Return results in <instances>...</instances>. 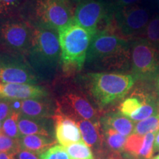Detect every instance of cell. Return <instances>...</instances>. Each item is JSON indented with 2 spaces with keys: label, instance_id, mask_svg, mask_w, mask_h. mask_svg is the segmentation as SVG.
Returning <instances> with one entry per match:
<instances>
[{
  "label": "cell",
  "instance_id": "cell-1",
  "mask_svg": "<svg viewBox=\"0 0 159 159\" xmlns=\"http://www.w3.org/2000/svg\"><path fill=\"white\" fill-rule=\"evenodd\" d=\"M84 67L96 72L122 73L130 70V42L108 32L94 35L87 52Z\"/></svg>",
  "mask_w": 159,
  "mask_h": 159
},
{
  "label": "cell",
  "instance_id": "cell-2",
  "mask_svg": "<svg viewBox=\"0 0 159 159\" xmlns=\"http://www.w3.org/2000/svg\"><path fill=\"white\" fill-rule=\"evenodd\" d=\"M26 59L40 82L54 80L61 62L57 30L46 26L33 27V39Z\"/></svg>",
  "mask_w": 159,
  "mask_h": 159
},
{
  "label": "cell",
  "instance_id": "cell-3",
  "mask_svg": "<svg viewBox=\"0 0 159 159\" xmlns=\"http://www.w3.org/2000/svg\"><path fill=\"white\" fill-rule=\"evenodd\" d=\"M100 108L124 98L136 83L131 75L116 72H89L77 80Z\"/></svg>",
  "mask_w": 159,
  "mask_h": 159
},
{
  "label": "cell",
  "instance_id": "cell-4",
  "mask_svg": "<svg viewBox=\"0 0 159 159\" xmlns=\"http://www.w3.org/2000/svg\"><path fill=\"white\" fill-rule=\"evenodd\" d=\"M61 47V68L63 74L75 75L84 67L85 58L94 33L73 20L58 30Z\"/></svg>",
  "mask_w": 159,
  "mask_h": 159
},
{
  "label": "cell",
  "instance_id": "cell-5",
  "mask_svg": "<svg viewBox=\"0 0 159 159\" xmlns=\"http://www.w3.org/2000/svg\"><path fill=\"white\" fill-rule=\"evenodd\" d=\"M74 5L70 0H26L18 16L32 27L46 26L58 30L72 20Z\"/></svg>",
  "mask_w": 159,
  "mask_h": 159
},
{
  "label": "cell",
  "instance_id": "cell-6",
  "mask_svg": "<svg viewBox=\"0 0 159 159\" xmlns=\"http://www.w3.org/2000/svg\"><path fill=\"white\" fill-rule=\"evenodd\" d=\"M33 27L19 16L0 19V52L27 56Z\"/></svg>",
  "mask_w": 159,
  "mask_h": 159
},
{
  "label": "cell",
  "instance_id": "cell-7",
  "mask_svg": "<svg viewBox=\"0 0 159 159\" xmlns=\"http://www.w3.org/2000/svg\"><path fill=\"white\" fill-rule=\"evenodd\" d=\"M149 21L146 9L138 5L128 6L113 11L112 19L105 32L132 41L142 39Z\"/></svg>",
  "mask_w": 159,
  "mask_h": 159
},
{
  "label": "cell",
  "instance_id": "cell-8",
  "mask_svg": "<svg viewBox=\"0 0 159 159\" xmlns=\"http://www.w3.org/2000/svg\"><path fill=\"white\" fill-rule=\"evenodd\" d=\"M130 42L131 75L136 81H156L159 77V51L144 39Z\"/></svg>",
  "mask_w": 159,
  "mask_h": 159
},
{
  "label": "cell",
  "instance_id": "cell-9",
  "mask_svg": "<svg viewBox=\"0 0 159 159\" xmlns=\"http://www.w3.org/2000/svg\"><path fill=\"white\" fill-rule=\"evenodd\" d=\"M112 16L113 10L105 0H82L75 5L72 20L97 33L108 30Z\"/></svg>",
  "mask_w": 159,
  "mask_h": 159
},
{
  "label": "cell",
  "instance_id": "cell-10",
  "mask_svg": "<svg viewBox=\"0 0 159 159\" xmlns=\"http://www.w3.org/2000/svg\"><path fill=\"white\" fill-rule=\"evenodd\" d=\"M57 112L72 119L75 122L85 119L100 122L99 115L83 91L77 88L66 89L57 100Z\"/></svg>",
  "mask_w": 159,
  "mask_h": 159
},
{
  "label": "cell",
  "instance_id": "cell-11",
  "mask_svg": "<svg viewBox=\"0 0 159 159\" xmlns=\"http://www.w3.org/2000/svg\"><path fill=\"white\" fill-rule=\"evenodd\" d=\"M39 82L25 57L0 52V83L37 85Z\"/></svg>",
  "mask_w": 159,
  "mask_h": 159
},
{
  "label": "cell",
  "instance_id": "cell-12",
  "mask_svg": "<svg viewBox=\"0 0 159 159\" xmlns=\"http://www.w3.org/2000/svg\"><path fill=\"white\" fill-rule=\"evenodd\" d=\"M55 135L56 140L64 148L83 141L77 122L72 119L55 111L54 116Z\"/></svg>",
  "mask_w": 159,
  "mask_h": 159
},
{
  "label": "cell",
  "instance_id": "cell-13",
  "mask_svg": "<svg viewBox=\"0 0 159 159\" xmlns=\"http://www.w3.org/2000/svg\"><path fill=\"white\" fill-rule=\"evenodd\" d=\"M49 96L48 91L39 85L3 83L0 98L11 101L39 99Z\"/></svg>",
  "mask_w": 159,
  "mask_h": 159
},
{
  "label": "cell",
  "instance_id": "cell-14",
  "mask_svg": "<svg viewBox=\"0 0 159 159\" xmlns=\"http://www.w3.org/2000/svg\"><path fill=\"white\" fill-rule=\"evenodd\" d=\"M19 112L22 116L33 119H50L54 116L56 108L47 97L20 100Z\"/></svg>",
  "mask_w": 159,
  "mask_h": 159
},
{
  "label": "cell",
  "instance_id": "cell-15",
  "mask_svg": "<svg viewBox=\"0 0 159 159\" xmlns=\"http://www.w3.org/2000/svg\"><path fill=\"white\" fill-rule=\"evenodd\" d=\"M76 122L81 132L83 142L92 148L96 154L104 152V138L102 130L101 132L100 122L94 123L85 119H80Z\"/></svg>",
  "mask_w": 159,
  "mask_h": 159
},
{
  "label": "cell",
  "instance_id": "cell-16",
  "mask_svg": "<svg viewBox=\"0 0 159 159\" xmlns=\"http://www.w3.org/2000/svg\"><path fill=\"white\" fill-rule=\"evenodd\" d=\"M18 126L21 136L42 135L51 137L52 133L50 119H33L20 114Z\"/></svg>",
  "mask_w": 159,
  "mask_h": 159
},
{
  "label": "cell",
  "instance_id": "cell-17",
  "mask_svg": "<svg viewBox=\"0 0 159 159\" xmlns=\"http://www.w3.org/2000/svg\"><path fill=\"white\" fill-rule=\"evenodd\" d=\"M102 128H111L125 136H129L134 133L135 124L133 120L119 112L108 113L100 118Z\"/></svg>",
  "mask_w": 159,
  "mask_h": 159
},
{
  "label": "cell",
  "instance_id": "cell-18",
  "mask_svg": "<svg viewBox=\"0 0 159 159\" xmlns=\"http://www.w3.org/2000/svg\"><path fill=\"white\" fill-rule=\"evenodd\" d=\"M21 150L30 151L33 153L41 155L56 144L52 137L42 135L21 136L19 139Z\"/></svg>",
  "mask_w": 159,
  "mask_h": 159
},
{
  "label": "cell",
  "instance_id": "cell-19",
  "mask_svg": "<svg viewBox=\"0 0 159 159\" xmlns=\"http://www.w3.org/2000/svg\"><path fill=\"white\" fill-rule=\"evenodd\" d=\"M104 143L112 153L120 154L124 152V147L128 137L119 134L111 128H102Z\"/></svg>",
  "mask_w": 159,
  "mask_h": 159
},
{
  "label": "cell",
  "instance_id": "cell-20",
  "mask_svg": "<svg viewBox=\"0 0 159 159\" xmlns=\"http://www.w3.org/2000/svg\"><path fill=\"white\" fill-rule=\"evenodd\" d=\"M20 113L13 111V113L4 121L2 125V133L10 138L19 139L21 136L18 126V120Z\"/></svg>",
  "mask_w": 159,
  "mask_h": 159
},
{
  "label": "cell",
  "instance_id": "cell-21",
  "mask_svg": "<svg viewBox=\"0 0 159 159\" xmlns=\"http://www.w3.org/2000/svg\"><path fill=\"white\" fill-rule=\"evenodd\" d=\"M142 39L159 51V16H156L150 20Z\"/></svg>",
  "mask_w": 159,
  "mask_h": 159
},
{
  "label": "cell",
  "instance_id": "cell-22",
  "mask_svg": "<svg viewBox=\"0 0 159 159\" xmlns=\"http://www.w3.org/2000/svg\"><path fill=\"white\" fill-rule=\"evenodd\" d=\"M65 148L71 159H95L90 147L83 141Z\"/></svg>",
  "mask_w": 159,
  "mask_h": 159
},
{
  "label": "cell",
  "instance_id": "cell-23",
  "mask_svg": "<svg viewBox=\"0 0 159 159\" xmlns=\"http://www.w3.org/2000/svg\"><path fill=\"white\" fill-rule=\"evenodd\" d=\"M159 130V114L137 122L134 134L144 136L149 133H156Z\"/></svg>",
  "mask_w": 159,
  "mask_h": 159
},
{
  "label": "cell",
  "instance_id": "cell-24",
  "mask_svg": "<svg viewBox=\"0 0 159 159\" xmlns=\"http://www.w3.org/2000/svg\"><path fill=\"white\" fill-rule=\"evenodd\" d=\"M26 0H0V19L18 16Z\"/></svg>",
  "mask_w": 159,
  "mask_h": 159
},
{
  "label": "cell",
  "instance_id": "cell-25",
  "mask_svg": "<svg viewBox=\"0 0 159 159\" xmlns=\"http://www.w3.org/2000/svg\"><path fill=\"white\" fill-rule=\"evenodd\" d=\"M144 136L136 134H133L128 136L124 147V151L133 157H139L141 148H142Z\"/></svg>",
  "mask_w": 159,
  "mask_h": 159
},
{
  "label": "cell",
  "instance_id": "cell-26",
  "mask_svg": "<svg viewBox=\"0 0 159 159\" xmlns=\"http://www.w3.org/2000/svg\"><path fill=\"white\" fill-rule=\"evenodd\" d=\"M21 150L19 139L10 138L0 133V152H12L16 154Z\"/></svg>",
  "mask_w": 159,
  "mask_h": 159
},
{
  "label": "cell",
  "instance_id": "cell-27",
  "mask_svg": "<svg viewBox=\"0 0 159 159\" xmlns=\"http://www.w3.org/2000/svg\"><path fill=\"white\" fill-rule=\"evenodd\" d=\"M40 159H71L64 147L55 144L40 155Z\"/></svg>",
  "mask_w": 159,
  "mask_h": 159
},
{
  "label": "cell",
  "instance_id": "cell-28",
  "mask_svg": "<svg viewBox=\"0 0 159 159\" xmlns=\"http://www.w3.org/2000/svg\"><path fill=\"white\" fill-rule=\"evenodd\" d=\"M156 133H149L144 136V142L139 157L144 159H151L154 153V142L156 138Z\"/></svg>",
  "mask_w": 159,
  "mask_h": 159
},
{
  "label": "cell",
  "instance_id": "cell-29",
  "mask_svg": "<svg viewBox=\"0 0 159 159\" xmlns=\"http://www.w3.org/2000/svg\"><path fill=\"white\" fill-rule=\"evenodd\" d=\"M13 111L12 101L0 98V122H4Z\"/></svg>",
  "mask_w": 159,
  "mask_h": 159
},
{
  "label": "cell",
  "instance_id": "cell-30",
  "mask_svg": "<svg viewBox=\"0 0 159 159\" xmlns=\"http://www.w3.org/2000/svg\"><path fill=\"white\" fill-rule=\"evenodd\" d=\"M113 11L125 7L137 5L141 0H105Z\"/></svg>",
  "mask_w": 159,
  "mask_h": 159
},
{
  "label": "cell",
  "instance_id": "cell-31",
  "mask_svg": "<svg viewBox=\"0 0 159 159\" xmlns=\"http://www.w3.org/2000/svg\"><path fill=\"white\" fill-rule=\"evenodd\" d=\"M16 156L17 159H39L34 153L25 150H20L16 154Z\"/></svg>",
  "mask_w": 159,
  "mask_h": 159
},
{
  "label": "cell",
  "instance_id": "cell-32",
  "mask_svg": "<svg viewBox=\"0 0 159 159\" xmlns=\"http://www.w3.org/2000/svg\"><path fill=\"white\" fill-rule=\"evenodd\" d=\"M0 159H16V157L12 152H0Z\"/></svg>",
  "mask_w": 159,
  "mask_h": 159
},
{
  "label": "cell",
  "instance_id": "cell-33",
  "mask_svg": "<svg viewBox=\"0 0 159 159\" xmlns=\"http://www.w3.org/2000/svg\"><path fill=\"white\" fill-rule=\"evenodd\" d=\"M154 150L159 151V130L156 133L154 142Z\"/></svg>",
  "mask_w": 159,
  "mask_h": 159
},
{
  "label": "cell",
  "instance_id": "cell-34",
  "mask_svg": "<svg viewBox=\"0 0 159 159\" xmlns=\"http://www.w3.org/2000/svg\"><path fill=\"white\" fill-rule=\"evenodd\" d=\"M95 159H109L108 157V158H106L105 156V151L104 152H101V153H99V154H97V158Z\"/></svg>",
  "mask_w": 159,
  "mask_h": 159
},
{
  "label": "cell",
  "instance_id": "cell-35",
  "mask_svg": "<svg viewBox=\"0 0 159 159\" xmlns=\"http://www.w3.org/2000/svg\"><path fill=\"white\" fill-rule=\"evenodd\" d=\"M156 86H157V90H158V98H159V77H158L156 80Z\"/></svg>",
  "mask_w": 159,
  "mask_h": 159
},
{
  "label": "cell",
  "instance_id": "cell-36",
  "mask_svg": "<svg viewBox=\"0 0 159 159\" xmlns=\"http://www.w3.org/2000/svg\"><path fill=\"white\" fill-rule=\"evenodd\" d=\"M130 158L131 159H144V158H141V157H133V156H130Z\"/></svg>",
  "mask_w": 159,
  "mask_h": 159
},
{
  "label": "cell",
  "instance_id": "cell-37",
  "mask_svg": "<svg viewBox=\"0 0 159 159\" xmlns=\"http://www.w3.org/2000/svg\"><path fill=\"white\" fill-rule=\"evenodd\" d=\"M153 159H159V154L158 155V156H156V157H155Z\"/></svg>",
  "mask_w": 159,
  "mask_h": 159
},
{
  "label": "cell",
  "instance_id": "cell-38",
  "mask_svg": "<svg viewBox=\"0 0 159 159\" xmlns=\"http://www.w3.org/2000/svg\"><path fill=\"white\" fill-rule=\"evenodd\" d=\"M2 125L1 124V122H0V133L2 132Z\"/></svg>",
  "mask_w": 159,
  "mask_h": 159
},
{
  "label": "cell",
  "instance_id": "cell-39",
  "mask_svg": "<svg viewBox=\"0 0 159 159\" xmlns=\"http://www.w3.org/2000/svg\"><path fill=\"white\" fill-rule=\"evenodd\" d=\"M157 2H158V5H159V0H157Z\"/></svg>",
  "mask_w": 159,
  "mask_h": 159
}]
</instances>
